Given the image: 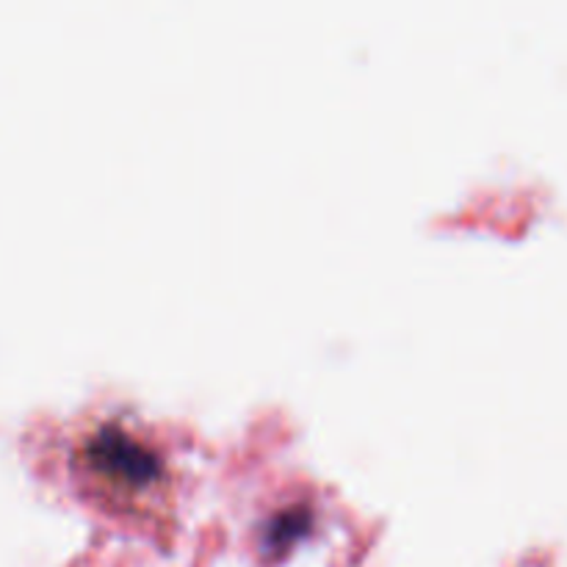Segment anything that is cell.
<instances>
[{
    "mask_svg": "<svg viewBox=\"0 0 567 567\" xmlns=\"http://www.w3.org/2000/svg\"><path fill=\"white\" fill-rule=\"evenodd\" d=\"M89 457L94 460V465L109 474H120L127 482L150 480L155 471L153 452L114 426H105L89 441Z\"/></svg>",
    "mask_w": 567,
    "mask_h": 567,
    "instance_id": "cell-1",
    "label": "cell"
}]
</instances>
